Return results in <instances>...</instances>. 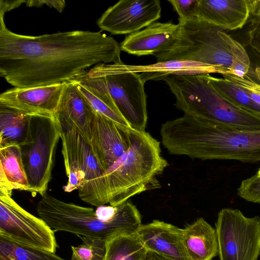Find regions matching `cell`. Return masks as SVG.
<instances>
[{
    "instance_id": "6da1fadb",
    "label": "cell",
    "mask_w": 260,
    "mask_h": 260,
    "mask_svg": "<svg viewBox=\"0 0 260 260\" xmlns=\"http://www.w3.org/2000/svg\"><path fill=\"white\" fill-rule=\"evenodd\" d=\"M4 15L0 13V76L15 87L66 83L90 67L121 61L120 45L101 31L19 35L6 27Z\"/></svg>"
},
{
    "instance_id": "7a4b0ae2",
    "label": "cell",
    "mask_w": 260,
    "mask_h": 260,
    "mask_svg": "<svg viewBox=\"0 0 260 260\" xmlns=\"http://www.w3.org/2000/svg\"><path fill=\"white\" fill-rule=\"evenodd\" d=\"M160 134L171 154L201 160L260 161V132L239 131L184 114L162 124Z\"/></svg>"
},
{
    "instance_id": "3957f363",
    "label": "cell",
    "mask_w": 260,
    "mask_h": 260,
    "mask_svg": "<svg viewBox=\"0 0 260 260\" xmlns=\"http://www.w3.org/2000/svg\"><path fill=\"white\" fill-rule=\"evenodd\" d=\"M129 146L98 180V192L106 205L116 207L131 198L159 186L156 177L168 163L160 142L145 131L128 128Z\"/></svg>"
},
{
    "instance_id": "277c9868",
    "label": "cell",
    "mask_w": 260,
    "mask_h": 260,
    "mask_svg": "<svg viewBox=\"0 0 260 260\" xmlns=\"http://www.w3.org/2000/svg\"><path fill=\"white\" fill-rule=\"evenodd\" d=\"M178 24L176 39L154 55L157 62L187 60L220 68L240 77L246 73L247 51L225 30L198 17L179 20Z\"/></svg>"
},
{
    "instance_id": "5b68a950",
    "label": "cell",
    "mask_w": 260,
    "mask_h": 260,
    "mask_svg": "<svg viewBox=\"0 0 260 260\" xmlns=\"http://www.w3.org/2000/svg\"><path fill=\"white\" fill-rule=\"evenodd\" d=\"M209 74L173 75L162 80L175 95V106L184 114L239 131L260 132V115L224 97L211 83Z\"/></svg>"
},
{
    "instance_id": "8992f818",
    "label": "cell",
    "mask_w": 260,
    "mask_h": 260,
    "mask_svg": "<svg viewBox=\"0 0 260 260\" xmlns=\"http://www.w3.org/2000/svg\"><path fill=\"white\" fill-rule=\"evenodd\" d=\"M116 207L113 218L103 222L92 208L66 202L46 193L38 203L36 210L54 231L105 239L117 234L135 233L142 224L141 214L133 203L127 201Z\"/></svg>"
},
{
    "instance_id": "52a82bcc",
    "label": "cell",
    "mask_w": 260,
    "mask_h": 260,
    "mask_svg": "<svg viewBox=\"0 0 260 260\" xmlns=\"http://www.w3.org/2000/svg\"><path fill=\"white\" fill-rule=\"evenodd\" d=\"M60 126L55 115H30L25 140L19 145L28 192L47 193L52 177Z\"/></svg>"
},
{
    "instance_id": "ba28073f",
    "label": "cell",
    "mask_w": 260,
    "mask_h": 260,
    "mask_svg": "<svg viewBox=\"0 0 260 260\" xmlns=\"http://www.w3.org/2000/svg\"><path fill=\"white\" fill-rule=\"evenodd\" d=\"M87 71L103 84L129 126L145 131L148 119L147 95L145 82L140 73L128 71L122 61L100 63Z\"/></svg>"
},
{
    "instance_id": "9c48e42d",
    "label": "cell",
    "mask_w": 260,
    "mask_h": 260,
    "mask_svg": "<svg viewBox=\"0 0 260 260\" xmlns=\"http://www.w3.org/2000/svg\"><path fill=\"white\" fill-rule=\"evenodd\" d=\"M12 190L0 186V238L19 245L55 253L54 231L11 197Z\"/></svg>"
},
{
    "instance_id": "30bf717a",
    "label": "cell",
    "mask_w": 260,
    "mask_h": 260,
    "mask_svg": "<svg viewBox=\"0 0 260 260\" xmlns=\"http://www.w3.org/2000/svg\"><path fill=\"white\" fill-rule=\"evenodd\" d=\"M219 260H257L260 217H247L237 209H222L215 223Z\"/></svg>"
},
{
    "instance_id": "8fae6325",
    "label": "cell",
    "mask_w": 260,
    "mask_h": 260,
    "mask_svg": "<svg viewBox=\"0 0 260 260\" xmlns=\"http://www.w3.org/2000/svg\"><path fill=\"white\" fill-rule=\"evenodd\" d=\"M161 10L158 0H121L102 15L97 25L112 35H129L156 22Z\"/></svg>"
},
{
    "instance_id": "7c38bea8",
    "label": "cell",
    "mask_w": 260,
    "mask_h": 260,
    "mask_svg": "<svg viewBox=\"0 0 260 260\" xmlns=\"http://www.w3.org/2000/svg\"><path fill=\"white\" fill-rule=\"evenodd\" d=\"M129 127L118 124L95 111L90 123L89 145L104 172L128 149Z\"/></svg>"
},
{
    "instance_id": "4fadbf2b",
    "label": "cell",
    "mask_w": 260,
    "mask_h": 260,
    "mask_svg": "<svg viewBox=\"0 0 260 260\" xmlns=\"http://www.w3.org/2000/svg\"><path fill=\"white\" fill-rule=\"evenodd\" d=\"M65 83L30 88H13L0 95V103L27 114L55 115Z\"/></svg>"
},
{
    "instance_id": "5bb4252c",
    "label": "cell",
    "mask_w": 260,
    "mask_h": 260,
    "mask_svg": "<svg viewBox=\"0 0 260 260\" xmlns=\"http://www.w3.org/2000/svg\"><path fill=\"white\" fill-rule=\"evenodd\" d=\"M136 233L148 251L167 260H189L183 244V229L154 220L141 224Z\"/></svg>"
},
{
    "instance_id": "9a60e30c",
    "label": "cell",
    "mask_w": 260,
    "mask_h": 260,
    "mask_svg": "<svg viewBox=\"0 0 260 260\" xmlns=\"http://www.w3.org/2000/svg\"><path fill=\"white\" fill-rule=\"evenodd\" d=\"M94 112L76 83L73 81L66 83L55 115L60 125L73 128L90 144V123Z\"/></svg>"
},
{
    "instance_id": "2e32d148",
    "label": "cell",
    "mask_w": 260,
    "mask_h": 260,
    "mask_svg": "<svg viewBox=\"0 0 260 260\" xmlns=\"http://www.w3.org/2000/svg\"><path fill=\"white\" fill-rule=\"evenodd\" d=\"M179 28L178 23L154 22L126 36L120 44L121 50L137 56L154 55L174 41Z\"/></svg>"
},
{
    "instance_id": "e0dca14e",
    "label": "cell",
    "mask_w": 260,
    "mask_h": 260,
    "mask_svg": "<svg viewBox=\"0 0 260 260\" xmlns=\"http://www.w3.org/2000/svg\"><path fill=\"white\" fill-rule=\"evenodd\" d=\"M248 17L247 0H199L197 17L225 30L242 28Z\"/></svg>"
},
{
    "instance_id": "ac0fdd59",
    "label": "cell",
    "mask_w": 260,
    "mask_h": 260,
    "mask_svg": "<svg viewBox=\"0 0 260 260\" xmlns=\"http://www.w3.org/2000/svg\"><path fill=\"white\" fill-rule=\"evenodd\" d=\"M128 71L140 73L142 80H162L173 75H188L217 73L221 75L230 73L220 68L200 62L187 60H171L157 62L147 65H127Z\"/></svg>"
},
{
    "instance_id": "d6986e66",
    "label": "cell",
    "mask_w": 260,
    "mask_h": 260,
    "mask_svg": "<svg viewBox=\"0 0 260 260\" xmlns=\"http://www.w3.org/2000/svg\"><path fill=\"white\" fill-rule=\"evenodd\" d=\"M182 241L189 260H212L218 254L216 230L202 217L183 229Z\"/></svg>"
},
{
    "instance_id": "ffe728a7",
    "label": "cell",
    "mask_w": 260,
    "mask_h": 260,
    "mask_svg": "<svg viewBox=\"0 0 260 260\" xmlns=\"http://www.w3.org/2000/svg\"><path fill=\"white\" fill-rule=\"evenodd\" d=\"M0 186L28 191V180L18 145L0 147Z\"/></svg>"
},
{
    "instance_id": "44dd1931",
    "label": "cell",
    "mask_w": 260,
    "mask_h": 260,
    "mask_svg": "<svg viewBox=\"0 0 260 260\" xmlns=\"http://www.w3.org/2000/svg\"><path fill=\"white\" fill-rule=\"evenodd\" d=\"M60 139L62 154L68 177V182L63 189L66 192H71L79 190L83 185L85 175L81 166L74 129L60 126Z\"/></svg>"
},
{
    "instance_id": "7402d4cb",
    "label": "cell",
    "mask_w": 260,
    "mask_h": 260,
    "mask_svg": "<svg viewBox=\"0 0 260 260\" xmlns=\"http://www.w3.org/2000/svg\"><path fill=\"white\" fill-rule=\"evenodd\" d=\"M30 115L0 103V147L19 145L25 140Z\"/></svg>"
},
{
    "instance_id": "603a6c76",
    "label": "cell",
    "mask_w": 260,
    "mask_h": 260,
    "mask_svg": "<svg viewBox=\"0 0 260 260\" xmlns=\"http://www.w3.org/2000/svg\"><path fill=\"white\" fill-rule=\"evenodd\" d=\"M105 240L104 260H146L148 251L136 232L112 235Z\"/></svg>"
},
{
    "instance_id": "cb8c5ba5",
    "label": "cell",
    "mask_w": 260,
    "mask_h": 260,
    "mask_svg": "<svg viewBox=\"0 0 260 260\" xmlns=\"http://www.w3.org/2000/svg\"><path fill=\"white\" fill-rule=\"evenodd\" d=\"M208 77L214 87L229 101L241 108L260 115V106L254 102L239 86L224 78H216L210 74Z\"/></svg>"
},
{
    "instance_id": "d4e9b609",
    "label": "cell",
    "mask_w": 260,
    "mask_h": 260,
    "mask_svg": "<svg viewBox=\"0 0 260 260\" xmlns=\"http://www.w3.org/2000/svg\"><path fill=\"white\" fill-rule=\"evenodd\" d=\"M0 260H67L55 253L24 246L0 238Z\"/></svg>"
},
{
    "instance_id": "484cf974",
    "label": "cell",
    "mask_w": 260,
    "mask_h": 260,
    "mask_svg": "<svg viewBox=\"0 0 260 260\" xmlns=\"http://www.w3.org/2000/svg\"><path fill=\"white\" fill-rule=\"evenodd\" d=\"M80 237L82 243L77 246H71V260H104L106 254L105 239L85 236Z\"/></svg>"
},
{
    "instance_id": "4316f807",
    "label": "cell",
    "mask_w": 260,
    "mask_h": 260,
    "mask_svg": "<svg viewBox=\"0 0 260 260\" xmlns=\"http://www.w3.org/2000/svg\"><path fill=\"white\" fill-rule=\"evenodd\" d=\"M74 82L76 83L78 89L88 100L95 112L118 124L130 127L117 108L107 104L85 87Z\"/></svg>"
},
{
    "instance_id": "83f0119b",
    "label": "cell",
    "mask_w": 260,
    "mask_h": 260,
    "mask_svg": "<svg viewBox=\"0 0 260 260\" xmlns=\"http://www.w3.org/2000/svg\"><path fill=\"white\" fill-rule=\"evenodd\" d=\"M237 194L247 201L260 203V175L256 174L242 180Z\"/></svg>"
},
{
    "instance_id": "f1b7e54d",
    "label": "cell",
    "mask_w": 260,
    "mask_h": 260,
    "mask_svg": "<svg viewBox=\"0 0 260 260\" xmlns=\"http://www.w3.org/2000/svg\"><path fill=\"white\" fill-rule=\"evenodd\" d=\"M225 79L229 80L242 88L249 98L260 106V85L249 81L243 77L227 73L222 75Z\"/></svg>"
},
{
    "instance_id": "f546056e",
    "label": "cell",
    "mask_w": 260,
    "mask_h": 260,
    "mask_svg": "<svg viewBox=\"0 0 260 260\" xmlns=\"http://www.w3.org/2000/svg\"><path fill=\"white\" fill-rule=\"evenodd\" d=\"M168 2L178 14V20L198 17L199 0H169Z\"/></svg>"
},
{
    "instance_id": "4dcf8cb0",
    "label": "cell",
    "mask_w": 260,
    "mask_h": 260,
    "mask_svg": "<svg viewBox=\"0 0 260 260\" xmlns=\"http://www.w3.org/2000/svg\"><path fill=\"white\" fill-rule=\"evenodd\" d=\"M245 48L249 59V66L243 76L246 79L260 85V53L250 46Z\"/></svg>"
},
{
    "instance_id": "1f68e13d",
    "label": "cell",
    "mask_w": 260,
    "mask_h": 260,
    "mask_svg": "<svg viewBox=\"0 0 260 260\" xmlns=\"http://www.w3.org/2000/svg\"><path fill=\"white\" fill-rule=\"evenodd\" d=\"M248 17L246 23H249L248 35L260 22V0H247Z\"/></svg>"
},
{
    "instance_id": "d6a6232c",
    "label": "cell",
    "mask_w": 260,
    "mask_h": 260,
    "mask_svg": "<svg viewBox=\"0 0 260 260\" xmlns=\"http://www.w3.org/2000/svg\"><path fill=\"white\" fill-rule=\"evenodd\" d=\"M26 5L28 7H41L46 5L50 7L56 9L59 12H61L65 7L66 2L61 1H46V0H31L25 1Z\"/></svg>"
},
{
    "instance_id": "836d02e7",
    "label": "cell",
    "mask_w": 260,
    "mask_h": 260,
    "mask_svg": "<svg viewBox=\"0 0 260 260\" xmlns=\"http://www.w3.org/2000/svg\"><path fill=\"white\" fill-rule=\"evenodd\" d=\"M117 209V207L103 205L98 207L95 211L99 220L103 222H108L115 216Z\"/></svg>"
},
{
    "instance_id": "e575fe53",
    "label": "cell",
    "mask_w": 260,
    "mask_h": 260,
    "mask_svg": "<svg viewBox=\"0 0 260 260\" xmlns=\"http://www.w3.org/2000/svg\"><path fill=\"white\" fill-rule=\"evenodd\" d=\"M248 45L250 46L260 53V22L256 27L248 35V44L247 46Z\"/></svg>"
},
{
    "instance_id": "d590c367",
    "label": "cell",
    "mask_w": 260,
    "mask_h": 260,
    "mask_svg": "<svg viewBox=\"0 0 260 260\" xmlns=\"http://www.w3.org/2000/svg\"><path fill=\"white\" fill-rule=\"evenodd\" d=\"M25 1H0V13L6 12L19 6L22 3H24Z\"/></svg>"
},
{
    "instance_id": "8d00e7d4",
    "label": "cell",
    "mask_w": 260,
    "mask_h": 260,
    "mask_svg": "<svg viewBox=\"0 0 260 260\" xmlns=\"http://www.w3.org/2000/svg\"><path fill=\"white\" fill-rule=\"evenodd\" d=\"M146 260H167L162 256L151 251H148Z\"/></svg>"
},
{
    "instance_id": "74e56055",
    "label": "cell",
    "mask_w": 260,
    "mask_h": 260,
    "mask_svg": "<svg viewBox=\"0 0 260 260\" xmlns=\"http://www.w3.org/2000/svg\"><path fill=\"white\" fill-rule=\"evenodd\" d=\"M257 174L258 175H260V168L259 169L258 171H257Z\"/></svg>"
}]
</instances>
